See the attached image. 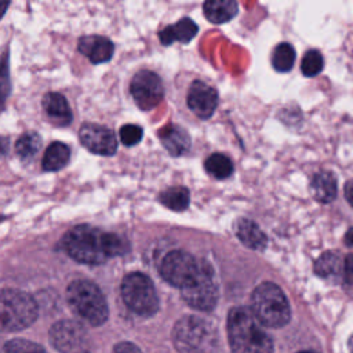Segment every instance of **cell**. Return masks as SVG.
<instances>
[{
    "label": "cell",
    "mask_w": 353,
    "mask_h": 353,
    "mask_svg": "<svg viewBox=\"0 0 353 353\" xmlns=\"http://www.w3.org/2000/svg\"><path fill=\"white\" fill-rule=\"evenodd\" d=\"M62 244L70 258L87 265L103 263L109 258L121 255L127 248V243L120 236L90 225H79L70 229Z\"/></svg>",
    "instance_id": "6da1fadb"
},
{
    "label": "cell",
    "mask_w": 353,
    "mask_h": 353,
    "mask_svg": "<svg viewBox=\"0 0 353 353\" xmlns=\"http://www.w3.org/2000/svg\"><path fill=\"white\" fill-rule=\"evenodd\" d=\"M232 353H273V341L248 307H233L226 323Z\"/></svg>",
    "instance_id": "7a4b0ae2"
},
{
    "label": "cell",
    "mask_w": 353,
    "mask_h": 353,
    "mask_svg": "<svg viewBox=\"0 0 353 353\" xmlns=\"http://www.w3.org/2000/svg\"><path fill=\"white\" fill-rule=\"evenodd\" d=\"M172 343L179 353H215L218 334L205 319L183 316L172 328Z\"/></svg>",
    "instance_id": "3957f363"
},
{
    "label": "cell",
    "mask_w": 353,
    "mask_h": 353,
    "mask_svg": "<svg viewBox=\"0 0 353 353\" xmlns=\"http://www.w3.org/2000/svg\"><path fill=\"white\" fill-rule=\"evenodd\" d=\"M66 299L73 313L87 324L98 327L108 320V302L95 283L84 279L72 281L66 290Z\"/></svg>",
    "instance_id": "277c9868"
},
{
    "label": "cell",
    "mask_w": 353,
    "mask_h": 353,
    "mask_svg": "<svg viewBox=\"0 0 353 353\" xmlns=\"http://www.w3.org/2000/svg\"><path fill=\"white\" fill-rule=\"evenodd\" d=\"M39 314L34 298L17 288L0 290V332H18L30 327Z\"/></svg>",
    "instance_id": "5b68a950"
},
{
    "label": "cell",
    "mask_w": 353,
    "mask_h": 353,
    "mask_svg": "<svg viewBox=\"0 0 353 353\" xmlns=\"http://www.w3.org/2000/svg\"><path fill=\"white\" fill-rule=\"evenodd\" d=\"M251 313L255 319L272 328H280L290 321L291 309L283 290L270 281L259 284L251 295Z\"/></svg>",
    "instance_id": "8992f818"
},
{
    "label": "cell",
    "mask_w": 353,
    "mask_h": 353,
    "mask_svg": "<svg viewBox=\"0 0 353 353\" xmlns=\"http://www.w3.org/2000/svg\"><path fill=\"white\" fill-rule=\"evenodd\" d=\"M124 303L139 316H153L159 309V298L152 280L141 273L127 274L121 281Z\"/></svg>",
    "instance_id": "52a82bcc"
},
{
    "label": "cell",
    "mask_w": 353,
    "mask_h": 353,
    "mask_svg": "<svg viewBox=\"0 0 353 353\" xmlns=\"http://www.w3.org/2000/svg\"><path fill=\"white\" fill-rule=\"evenodd\" d=\"M183 301L193 309L210 312L218 302V287L214 280L212 269L205 263H200V270L196 279L186 287L181 288Z\"/></svg>",
    "instance_id": "ba28073f"
},
{
    "label": "cell",
    "mask_w": 353,
    "mask_h": 353,
    "mask_svg": "<svg viewBox=\"0 0 353 353\" xmlns=\"http://www.w3.org/2000/svg\"><path fill=\"white\" fill-rule=\"evenodd\" d=\"M50 342L59 353H91L85 328L74 320H59L50 330Z\"/></svg>",
    "instance_id": "9c48e42d"
},
{
    "label": "cell",
    "mask_w": 353,
    "mask_h": 353,
    "mask_svg": "<svg viewBox=\"0 0 353 353\" xmlns=\"http://www.w3.org/2000/svg\"><path fill=\"white\" fill-rule=\"evenodd\" d=\"M200 270V262L189 252L176 250L168 252L160 263L161 277L179 290L189 285Z\"/></svg>",
    "instance_id": "30bf717a"
},
{
    "label": "cell",
    "mask_w": 353,
    "mask_h": 353,
    "mask_svg": "<svg viewBox=\"0 0 353 353\" xmlns=\"http://www.w3.org/2000/svg\"><path fill=\"white\" fill-rule=\"evenodd\" d=\"M130 88L131 95L142 110H152L161 102L164 97L161 79L150 70H139L132 77Z\"/></svg>",
    "instance_id": "8fae6325"
},
{
    "label": "cell",
    "mask_w": 353,
    "mask_h": 353,
    "mask_svg": "<svg viewBox=\"0 0 353 353\" xmlns=\"http://www.w3.org/2000/svg\"><path fill=\"white\" fill-rule=\"evenodd\" d=\"M80 141L95 154L112 156L117 150V141L113 131L99 124H83L80 128Z\"/></svg>",
    "instance_id": "7c38bea8"
},
{
    "label": "cell",
    "mask_w": 353,
    "mask_h": 353,
    "mask_svg": "<svg viewBox=\"0 0 353 353\" xmlns=\"http://www.w3.org/2000/svg\"><path fill=\"white\" fill-rule=\"evenodd\" d=\"M188 106L197 117L208 119L218 106V92L208 84L196 80L188 91Z\"/></svg>",
    "instance_id": "4fadbf2b"
},
{
    "label": "cell",
    "mask_w": 353,
    "mask_h": 353,
    "mask_svg": "<svg viewBox=\"0 0 353 353\" xmlns=\"http://www.w3.org/2000/svg\"><path fill=\"white\" fill-rule=\"evenodd\" d=\"M79 51L92 63H102L112 58L113 43L103 36H84L79 41Z\"/></svg>",
    "instance_id": "5bb4252c"
},
{
    "label": "cell",
    "mask_w": 353,
    "mask_h": 353,
    "mask_svg": "<svg viewBox=\"0 0 353 353\" xmlns=\"http://www.w3.org/2000/svg\"><path fill=\"white\" fill-rule=\"evenodd\" d=\"M43 108L48 119L57 125H68L72 121V112L68 101L58 92H48L43 98Z\"/></svg>",
    "instance_id": "9a60e30c"
},
{
    "label": "cell",
    "mask_w": 353,
    "mask_h": 353,
    "mask_svg": "<svg viewBox=\"0 0 353 353\" xmlns=\"http://www.w3.org/2000/svg\"><path fill=\"white\" fill-rule=\"evenodd\" d=\"M159 135H160L163 146L172 156H181V154L186 153L190 148V138H189L188 132L179 125L170 124V125L164 127Z\"/></svg>",
    "instance_id": "2e32d148"
},
{
    "label": "cell",
    "mask_w": 353,
    "mask_h": 353,
    "mask_svg": "<svg viewBox=\"0 0 353 353\" xmlns=\"http://www.w3.org/2000/svg\"><path fill=\"white\" fill-rule=\"evenodd\" d=\"M197 30V25L190 18H182L174 25L165 26L160 32V40L164 46H170L174 41L188 43L196 36Z\"/></svg>",
    "instance_id": "e0dca14e"
},
{
    "label": "cell",
    "mask_w": 353,
    "mask_h": 353,
    "mask_svg": "<svg viewBox=\"0 0 353 353\" xmlns=\"http://www.w3.org/2000/svg\"><path fill=\"white\" fill-rule=\"evenodd\" d=\"M236 234L240 241L251 248V250H263L266 245V236L261 230V228L250 221V219H240L236 226Z\"/></svg>",
    "instance_id": "ac0fdd59"
},
{
    "label": "cell",
    "mask_w": 353,
    "mask_h": 353,
    "mask_svg": "<svg viewBox=\"0 0 353 353\" xmlns=\"http://www.w3.org/2000/svg\"><path fill=\"white\" fill-rule=\"evenodd\" d=\"M204 15L212 23H225L236 17L237 3L232 0H208L204 3Z\"/></svg>",
    "instance_id": "d6986e66"
},
{
    "label": "cell",
    "mask_w": 353,
    "mask_h": 353,
    "mask_svg": "<svg viewBox=\"0 0 353 353\" xmlns=\"http://www.w3.org/2000/svg\"><path fill=\"white\" fill-rule=\"evenodd\" d=\"M336 179L332 172L321 171L317 172L312 179V193L320 203H330L336 196Z\"/></svg>",
    "instance_id": "ffe728a7"
},
{
    "label": "cell",
    "mask_w": 353,
    "mask_h": 353,
    "mask_svg": "<svg viewBox=\"0 0 353 353\" xmlns=\"http://www.w3.org/2000/svg\"><path fill=\"white\" fill-rule=\"evenodd\" d=\"M70 157V149L62 142H52L44 156H43V168L46 171H58L63 168Z\"/></svg>",
    "instance_id": "44dd1931"
},
{
    "label": "cell",
    "mask_w": 353,
    "mask_h": 353,
    "mask_svg": "<svg viewBox=\"0 0 353 353\" xmlns=\"http://www.w3.org/2000/svg\"><path fill=\"white\" fill-rule=\"evenodd\" d=\"M160 201L172 211H183L189 205V190L183 186H174L160 193Z\"/></svg>",
    "instance_id": "7402d4cb"
},
{
    "label": "cell",
    "mask_w": 353,
    "mask_h": 353,
    "mask_svg": "<svg viewBox=\"0 0 353 353\" xmlns=\"http://www.w3.org/2000/svg\"><path fill=\"white\" fill-rule=\"evenodd\" d=\"M205 171L216 179H225L232 175L233 164L230 159L222 153H214L207 157L204 163Z\"/></svg>",
    "instance_id": "603a6c76"
},
{
    "label": "cell",
    "mask_w": 353,
    "mask_h": 353,
    "mask_svg": "<svg viewBox=\"0 0 353 353\" xmlns=\"http://www.w3.org/2000/svg\"><path fill=\"white\" fill-rule=\"evenodd\" d=\"M295 62V50L288 43H280L272 55V65L277 72L291 70Z\"/></svg>",
    "instance_id": "cb8c5ba5"
},
{
    "label": "cell",
    "mask_w": 353,
    "mask_h": 353,
    "mask_svg": "<svg viewBox=\"0 0 353 353\" xmlns=\"http://www.w3.org/2000/svg\"><path fill=\"white\" fill-rule=\"evenodd\" d=\"M41 139L36 132H26L21 135L15 143V150L22 160H30L39 152Z\"/></svg>",
    "instance_id": "d4e9b609"
},
{
    "label": "cell",
    "mask_w": 353,
    "mask_h": 353,
    "mask_svg": "<svg viewBox=\"0 0 353 353\" xmlns=\"http://www.w3.org/2000/svg\"><path fill=\"white\" fill-rule=\"evenodd\" d=\"M341 270V259L334 252L323 254L314 263V272L320 277H334Z\"/></svg>",
    "instance_id": "484cf974"
},
{
    "label": "cell",
    "mask_w": 353,
    "mask_h": 353,
    "mask_svg": "<svg viewBox=\"0 0 353 353\" xmlns=\"http://www.w3.org/2000/svg\"><path fill=\"white\" fill-rule=\"evenodd\" d=\"M4 353H47L39 343L23 338H12L4 345Z\"/></svg>",
    "instance_id": "4316f807"
},
{
    "label": "cell",
    "mask_w": 353,
    "mask_h": 353,
    "mask_svg": "<svg viewBox=\"0 0 353 353\" xmlns=\"http://www.w3.org/2000/svg\"><path fill=\"white\" fill-rule=\"evenodd\" d=\"M323 66H324V59H323L321 52L317 50L307 51L301 63L302 73L307 77H313V76L319 74L323 70Z\"/></svg>",
    "instance_id": "83f0119b"
},
{
    "label": "cell",
    "mask_w": 353,
    "mask_h": 353,
    "mask_svg": "<svg viewBox=\"0 0 353 353\" xmlns=\"http://www.w3.org/2000/svg\"><path fill=\"white\" fill-rule=\"evenodd\" d=\"M143 137V131L139 125L125 124L120 128V139L125 146L137 145Z\"/></svg>",
    "instance_id": "f1b7e54d"
},
{
    "label": "cell",
    "mask_w": 353,
    "mask_h": 353,
    "mask_svg": "<svg viewBox=\"0 0 353 353\" xmlns=\"http://www.w3.org/2000/svg\"><path fill=\"white\" fill-rule=\"evenodd\" d=\"M8 66L7 62L0 65V109L4 106V99L8 94Z\"/></svg>",
    "instance_id": "f546056e"
},
{
    "label": "cell",
    "mask_w": 353,
    "mask_h": 353,
    "mask_svg": "<svg viewBox=\"0 0 353 353\" xmlns=\"http://www.w3.org/2000/svg\"><path fill=\"white\" fill-rule=\"evenodd\" d=\"M113 353H142L141 349L131 342H120L114 346Z\"/></svg>",
    "instance_id": "4dcf8cb0"
},
{
    "label": "cell",
    "mask_w": 353,
    "mask_h": 353,
    "mask_svg": "<svg viewBox=\"0 0 353 353\" xmlns=\"http://www.w3.org/2000/svg\"><path fill=\"white\" fill-rule=\"evenodd\" d=\"M7 152V141L0 139V156Z\"/></svg>",
    "instance_id": "1f68e13d"
},
{
    "label": "cell",
    "mask_w": 353,
    "mask_h": 353,
    "mask_svg": "<svg viewBox=\"0 0 353 353\" xmlns=\"http://www.w3.org/2000/svg\"><path fill=\"white\" fill-rule=\"evenodd\" d=\"M298 353H319V352H316V350H301Z\"/></svg>",
    "instance_id": "d6a6232c"
}]
</instances>
